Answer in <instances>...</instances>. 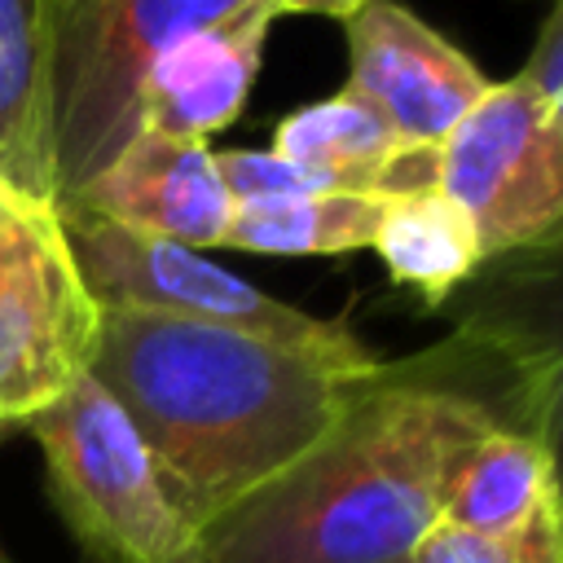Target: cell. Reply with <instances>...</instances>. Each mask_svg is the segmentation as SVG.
Masks as SVG:
<instances>
[{"mask_svg": "<svg viewBox=\"0 0 563 563\" xmlns=\"http://www.w3.org/2000/svg\"><path fill=\"white\" fill-rule=\"evenodd\" d=\"M501 422L497 383L453 343L387 361L299 462L198 528V563H409Z\"/></svg>", "mask_w": 563, "mask_h": 563, "instance_id": "1", "label": "cell"}, {"mask_svg": "<svg viewBox=\"0 0 563 563\" xmlns=\"http://www.w3.org/2000/svg\"><path fill=\"white\" fill-rule=\"evenodd\" d=\"M260 334L101 312L88 374L141 431L172 501L202 528L299 462L383 374Z\"/></svg>", "mask_w": 563, "mask_h": 563, "instance_id": "2", "label": "cell"}, {"mask_svg": "<svg viewBox=\"0 0 563 563\" xmlns=\"http://www.w3.org/2000/svg\"><path fill=\"white\" fill-rule=\"evenodd\" d=\"M255 0H48V106L57 202L141 132V88L189 31ZM53 202V207H57Z\"/></svg>", "mask_w": 563, "mask_h": 563, "instance_id": "3", "label": "cell"}, {"mask_svg": "<svg viewBox=\"0 0 563 563\" xmlns=\"http://www.w3.org/2000/svg\"><path fill=\"white\" fill-rule=\"evenodd\" d=\"M40 444L48 493L97 563H198V528L172 501L119 400L79 374L22 422Z\"/></svg>", "mask_w": 563, "mask_h": 563, "instance_id": "4", "label": "cell"}, {"mask_svg": "<svg viewBox=\"0 0 563 563\" xmlns=\"http://www.w3.org/2000/svg\"><path fill=\"white\" fill-rule=\"evenodd\" d=\"M70 242L84 290L97 312L132 317H172L194 325H220L260 334L339 365H378V356L334 317H312L295 303H282L251 286L246 277L211 264L202 251L123 229L79 207H53Z\"/></svg>", "mask_w": 563, "mask_h": 563, "instance_id": "5", "label": "cell"}, {"mask_svg": "<svg viewBox=\"0 0 563 563\" xmlns=\"http://www.w3.org/2000/svg\"><path fill=\"white\" fill-rule=\"evenodd\" d=\"M440 312L444 343L501 387L506 422L545 444L563 497V233L484 260Z\"/></svg>", "mask_w": 563, "mask_h": 563, "instance_id": "6", "label": "cell"}, {"mask_svg": "<svg viewBox=\"0 0 563 563\" xmlns=\"http://www.w3.org/2000/svg\"><path fill=\"white\" fill-rule=\"evenodd\" d=\"M435 189L449 194L484 260L532 251L563 233V128L515 75L488 84L471 114L440 141Z\"/></svg>", "mask_w": 563, "mask_h": 563, "instance_id": "7", "label": "cell"}, {"mask_svg": "<svg viewBox=\"0 0 563 563\" xmlns=\"http://www.w3.org/2000/svg\"><path fill=\"white\" fill-rule=\"evenodd\" d=\"M97 321L57 211H18L0 229V422H26L88 374Z\"/></svg>", "mask_w": 563, "mask_h": 563, "instance_id": "8", "label": "cell"}, {"mask_svg": "<svg viewBox=\"0 0 563 563\" xmlns=\"http://www.w3.org/2000/svg\"><path fill=\"white\" fill-rule=\"evenodd\" d=\"M347 88L383 110L400 145L440 150L488 79L431 22L396 0H369L347 18Z\"/></svg>", "mask_w": 563, "mask_h": 563, "instance_id": "9", "label": "cell"}, {"mask_svg": "<svg viewBox=\"0 0 563 563\" xmlns=\"http://www.w3.org/2000/svg\"><path fill=\"white\" fill-rule=\"evenodd\" d=\"M57 207H79L194 251L224 246L233 211L216 150H207V141H176L158 132H136L106 172H97L75 198Z\"/></svg>", "mask_w": 563, "mask_h": 563, "instance_id": "10", "label": "cell"}, {"mask_svg": "<svg viewBox=\"0 0 563 563\" xmlns=\"http://www.w3.org/2000/svg\"><path fill=\"white\" fill-rule=\"evenodd\" d=\"M277 18L273 0H255L233 18L180 35L150 70L141 88V132L207 141L229 128L260 75L264 35Z\"/></svg>", "mask_w": 563, "mask_h": 563, "instance_id": "11", "label": "cell"}, {"mask_svg": "<svg viewBox=\"0 0 563 563\" xmlns=\"http://www.w3.org/2000/svg\"><path fill=\"white\" fill-rule=\"evenodd\" d=\"M273 154L308 167L325 194H369L400 198L435 189L440 150L400 145L391 123L356 88L308 101L273 128Z\"/></svg>", "mask_w": 563, "mask_h": 563, "instance_id": "12", "label": "cell"}, {"mask_svg": "<svg viewBox=\"0 0 563 563\" xmlns=\"http://www.w3.org/2000/svg\"><path fill=\"white\" fill-rule=\"evenodd\" d=\"M0 180L31 202H57L48 0H0Z\"/></svg>", "mask_w": 563, "mask_h": 563, "instance_id": "13", "label": "cell"}, {"mask_svg": "<svg viewBox=\"0 0 563 563\" xmlns=\"http://www.w3.org/2000/svg\"><path fill=\"white\" fill-rule=\"evenodd\" d=\"M369 251L383 260L387 277L413 290L431 312H440L484 264L466 211L440 189L387 198Z\"/></svg>", "mask_w": 563, "mask_h": 563, "instance_id": "14", "label": "cell"}, {"mask_svg": "<svg viewBox=\"0 0 563 563\" xmlns=\"http://www.w3.org/2000/svg\"><path fill=\"white\" fill-rule=\"evenodd\" d=\"M554 497L559 484L545 444L501 422L462 457L440 519L471 532H510Z\"/></svg>", "mask_w": 563, "mask_h": 563, "instance_id": "15", "label": "cell"}, {"mask_svg": "<svg viewBox=\"0 0 563 563\" xmlns=\"http://www.w3.org/2000/svg\"><path fill=\"white\" fill-rule=\"evenodd\" d=\"M387 198L369 194H295L233 202L224 246L251 255H352L369 251Z\"/></svg>", "mask_w": 563, "mask_h": 563, "instance_id": "16", "label": "cell"}, {"mask_svg": "<svg viewBox=\"0 0 563 563\" xmlns=\"http://www.w3.org/2000/svg\"><path fill=\"white\" fill-rule=\"evenodd\" d=\"M409 563H563V497L510 532H471L440 519L413 545Z\"/></svg>", "mask_w": 563, "mask_h": 563, "instance_id": "17", "label": "cell"}, {"mask_svg": "<svg viewBox=\"0 0 563 563\" xmlns=\"http://www.w3.org/2000/svg\"><path fill=\"white\" fill-rule=\"evenodd\" d=\"M220 180L229 189V202H260V198H295V194H325L317 176L273 150H224L216 154Z\"/></svg>", "mask_w": 563, "mask_h": 563, "instance_id": "18", "label": "cell"}, {"mask_svg": "<svg viewBox=\"0 0 563 563\" xmlns=\"http://www.w3.org/2000/svg\"><path fill=\"white\" fill-rule=\"evenodd\" d=\"M519 79L550 106V114L563 128V0H554L550 18L541 22V35H537Z\"/></svg>", "mask_w": 563, "mask_h": 563, "instance_id": "19", "label": "cell"}, {"mask_svg": "<svg viewBox=\"0 0 563 563\" xmlns=\"http://www.w3.org/2000/svg\"><path fill=\"white\" fill-rule=\"evenodd\" d=\"M277 13H321V18H352L356 9H365L369 0H273Z\"/></svg>", "mask_w": 563, "mask_h": 563, "instance_id": "20", "label": "cell"}, {"mask_svg": "<svg viewBox=\"0 0 563 563\" xmlns=\"http://www.w3.org/2000/svg\"><path fill=\"white\" fill-rule=\"evenodd\" d=\"M26 207H35V202H31V198H22L18 189H9V185L0 180V229H4L18 211H26ZM40 207H44V202H40Z\"/></svg>", "mask_w": 563, "mask_h": 563, "instance_id": "21", "label": "cell"}]
</instances>
